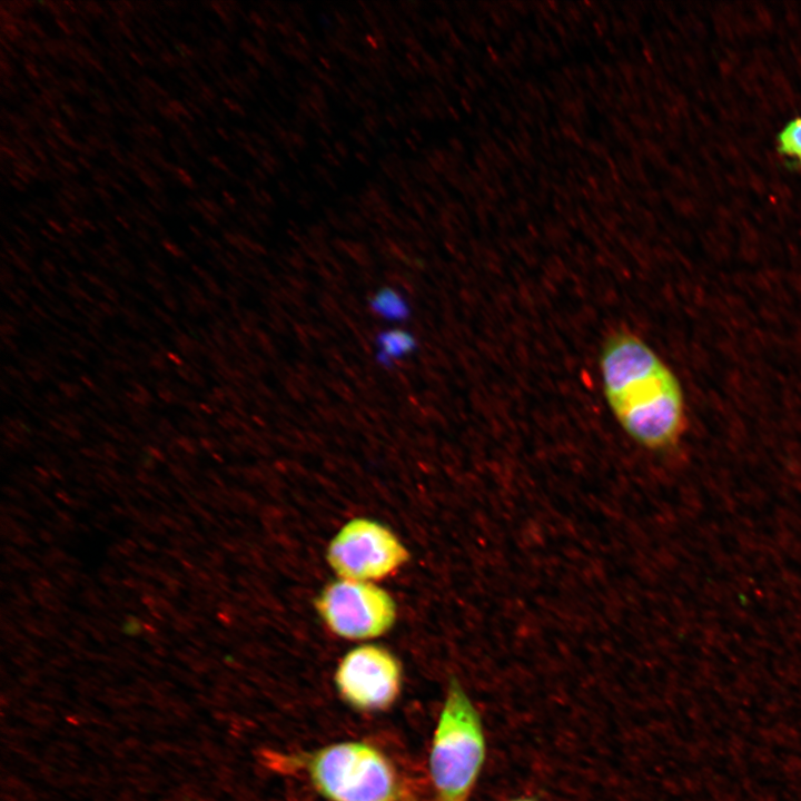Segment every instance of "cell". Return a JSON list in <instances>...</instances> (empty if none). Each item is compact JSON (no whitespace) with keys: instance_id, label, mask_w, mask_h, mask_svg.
I'll use <instances>...</instances> for the list:
<instances>
[{"instance_id":"6da1fadb","label":"cell","mask_w":801,"mask_h":801,"mask_svg":"<svg viewBox=\"0 0 801 801\" xmlns=\"http://www.w3.org/2000/svg\"><path fill=\"white\" fill-rule=\"evenodd\" d=\"M599 366L605 400L623 431L649 449L673 445L683 428V396L655 352L636 335L616 332L604 340Z\"/></svg>"},{"instance_id":"30bf717a","label":"cell","mask_w":801,"mask_h":801,"mask_svg":"<svg viewBox=\"0 0 801 801\" xmlns=\"http://www.w3.org/2000/svg\"><path fill=\"white\" fill-rule=\"evenodd\" d=\"M513 801H533V800H531V799H516V800H513Z\"/></svg>"},{"instance_id":"8992f818","label":"cell","mask_w":801,"mask_h":801,"mask_svg":"<svg viewBox=\"0 0 801 801\" xmlns=\"http://www.w3.org/2000/svg\"><path fill=\"white\" fill-rule=\"evenodd\" d=\"M400 680L397 659L375 644L349 651L335 673L340 696L355 709L365 711L388 708L399 694Z\"/></svg>"},{"instance_id":"9c48e42d","label":"cell","mask_w":801,"mask_h":801,"mask_svg":"<svg viewBox=\"0 0 801 801\" xmlns=\"http://www.w3.org/2000/svg\"><path fill=\"white\" fill-rule=\"evenodd\" d=\"M779 150L801 164V118L790 121L778 137Z\"/></svg>"},{"instance_id":"3957f363","label":"cell","mask_w":801,"mask_h":801,"mask_svg":"<svg viewBox=\"0 0 801 801\" xmlns=\"http://www.w3.org/2000/svg\"><path fill=\"white\" fill-rule=\"evenodd\" d=\"M299 764L316 790L330 801H395L399 795L392 764L364 742L325 746L305 754Z\"/></svg>"},{"instance_id":"52a82bcc","label":"cell","mask_w":801,"mask_h":801,"mask_svg":"<svg viewBox=\"0 0 801 801\" xmlns=\"http://www.w3.org/2000/svg\"><path fill=\"white\" fill-rule=\"evenodd\" d=\"M377 359L389 365L409 355L416 348L414 336L403 328H389L379 333L376 339Z\"/></svg>"},{"instance_id":"7a4b0ae2","label":"cell","mask_w":801,"mask_h":801,"mask_svg":"<svg viewBox=\"0 0 801 801\" xmlns=\"http://www.w3.org/2000/svg\"><path fill=\"white\" fill-rule=\"evenodd\" d=\"M484 759L481 719L459 682L452 678L429 755L437 801H468Z\"/></svg>"},{"instance_id":"5b68a950","label":"cell","mask_w":801,"mask_h":801,"mask_svg":"<svg viewBox=\"0 0 801 801\" xmlns=\"http://www.w3.org/2000/svg\"><path fill=\"white\" fill-rule=\"evenodd\" d=\"M315 604L327 627L349 640L380 636L396 619L393 597L372 582L339 578L320 592Z\"/></svg>"},{"instance_id":"277c9868","label":"cell","mask_w":801,"mask_h":801,"mask_svg":"<svg viewBox=\"0 0 801 801\" xmlns=\"http://www.w3.org/2000/svg\"><path fill=\"white\" fill-rule=\"evenodd\" d=\"M408 557V551L389 528L362 517L345 524L327 551V561L340 578L362 582L394 574Z\"/></svg>"},{"instance_id":"ba28073f","label":"cell","mask_w":801,"mask_h":801,"mask_svg":"<svg viewBox=\"0 0 801 801\" xmlns=\"http://www.w3.org/2000/svg\"><path fill=\"white\" fill-rule=\"evenodd\" d=\"M372 310L389 322H403L408 318L411 309L402 294L393 288L384 287L376 291L369 301Z\"/></svg>"}]
</instances>
